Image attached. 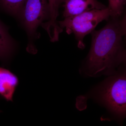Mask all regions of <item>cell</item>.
I'll use <instances>...</instances> for the list:
<instances>
[{
  "label": "cell",
  "instance_id": "52a82bcc",
  "mask_svg": "<svg viewBox=\"0 0 126 126\" xmlns=\"http://www.w3.org/2000/svg\"><path fill=\"white\" fill-rule=\"evenodd\" d=\"M14 49L13 40L6 28L0 21V60L3 62L8 61Z\"/></svg>",
  "mask_w": 126,
  "mask_h": 126
},
{
  "label": "cell",
  "instance_id": "277c9868",
  "mask_svg": "<svg viewBox=\"0 0 126 126\" xmlns=\"http://www.w3.org/2000/svg\"><path fill=\"white\" fill-rule=\"evenodd\" d=\"M49 14L48 0H26L20 15L30 39L36 34L39 26L48 20Z\"/></svg>",
  "mask_w": 126,
  "mask_h": 126
},
{
  "label": "cell",
  "instance_id": "4fadbf2b",
  "mask_svg": "<svg viewBox=\"0 0 126 126\" xmlns=\"http://www.w3.org/2000/svg\"><path fill=\"white\" fill-rule=\"evenodd\" d=\"M66 1V0H60V3H64Z\"/></svg>",
  "mask_w": 126,
  "mask_h": 126
},
{
  "label": "cell",
  "instance_id": "30bf717a",
  "mask_svg": "<svg viewBox=\"0 0 126 126\" xmlns=\"http://www.w3.org/2000/svg\"><path fill=\"white\" fill-rule=\"evenodd\" d=\"M110 16L116 18L120 16L123 12L126 4V0H108Z\"/></svg>",
  "mask_w": 126,
  "mask_h": 126
},
{
  "label": "cell",
  "instance_id": "6da1fadb",
  "mask_svg": "<svg viewBox=\"0 0 126 126\" xmlns=\"http://www.w3.org/2000/svg\"><path fill=\"white\" fill-rule=\"evenodd\" d=\"M92 43L86 59L84 72L90 77L115 73L122 64L124 49L119 23L111 21L102 29L91 33Z\"/></svg>",
  "mask_w": 126,
  "mask_h": 126
},
{
  "label": "cell",
  "instance_id": "7a4b0ae2",
  "mask_svg": "<svg viewBox=\"0 0 126 126\" xmlns=\"http://www.w3.org/2000/svg\"><path fill=\"white\" fill-rule=\"evenodd\" d=\"M97 97L120 121L126 118V70L115 73L97 90Z\"/></svg>",
  "mask_w": 126,
  "mask_h": 126
},
{
  "label": "cell",
  "instance_id": "5b68a950",
  "mask_svg": "<svg viewBox=\"0 0 126 126\" xmlns=\"http://www.w3.org/2000/svg\"><path fill=\"white\" fill-rule=\"evenodd\" d=\"M64 18L74 16L93 10L107 8L97 0H66L64 2Z\"/></svg>",
  "mask_w": 126,
  "mask_h": 126
},
{
  "label": "cell",
  "instance_id": "7c38bea8",
  "mask_svg": "<svg viewBox=\"0 0 126 126\" xmlns=\"http://www.w3.org/2000/svg\"><path fill=\"white\" fill-rule=\"evenodd\" d=\"M122 63L124 64L125 69L126 70V49H124V52H123L122 59Z\"/></svg>",
  "mask_w": 126,
  "mask_h": 126
},
{
  "label": "cell",
  "instance_id": "5bb4252c",
  "mask_svg": "<svg viewBox=\"0 0 126 126\" xmlns=\"http://www.w3.org/2000/svg\"><path fill=\"white\" fill-rule=\"evenodd\" d=\"M0 97H1V96H0Z\"/></svg>",
  "mask_w": 126,
  "mask_h": 126
},
{
  "label": "cell",
  "instance_id": "8992f818",
  "mask_svg": "<svg viewBox=\"0 0 126 126\" xmlns=\"http://www.w3.org/2000/svg\"><path fill=\"white\" fill-rule=\"evenodd\" d=\"M16 75L0 67V96L7 101H13V97L19 84Z\"/></svg>",
  "mask_w": 126,
  "mask_h": 126
},
{
  "label": "cell",
  "instance_id": "3957f363",
  "mask_svg": "<svg viewBox=\"0 0 126 126\" xmlns=\"http://www.w3.org/2000/svg\"><path fill=\"white\" fill-rule=\"evenodd\" d=\"M110 17L108 7L102 10H93L82 14L64 18L58 21L62 29L65 28L68 34H74L78 42V46L82 48L84 46L83 39L87 35L92 33L97 25Z\"/></svg>",
  "mask_w": 126,
  "mask_h": 126
},
{
  "label": "cell",
  "instance_id": "9c48e42d",
  "mask_svg": "<svg viewBox=\"0 0 126 126\" xmlns=\"http://www.w3.org/2000/svg\"><path fill=\"white\" fill-rule=\"evenodd\" d=\"M49 5V18L46 24L50 29H54L58 27L57 19L58 16L59 6L61 4L60 0H48Z\"/></svg>",
  "mask_w": 126,
  "mask_h": 126
},
{
  "label": "cell",
  "instance_id": "ba28073f",
  "mask_svg": "<svg viewBox=\"0 0 126 126\" xmlns=\"http://www.w3.org/2000/svg\"><path fill=\"white\" fill-rule=\"evenodd\" d=\"M26 0H0V5L9 14L18 15L20 14Z\"/></svg>",
  "mask_w": 126,
  "mask_h": 126
},
{
  "label": "cell",
  "instance_id": "8fae6325",
  "mask_svg": "<svg viewBox=\"0 0 126 126\" xmlns=\"http://www.w3.org/2000/svg\"><path fill=\"white\" fill-rule=\"evenodd\" d=\"M119 25L123 36H124L126 40V15L119 23Z\"/></svg>",
  "mask_w": 126,
  "mask_h": 126
}]
</instances>
